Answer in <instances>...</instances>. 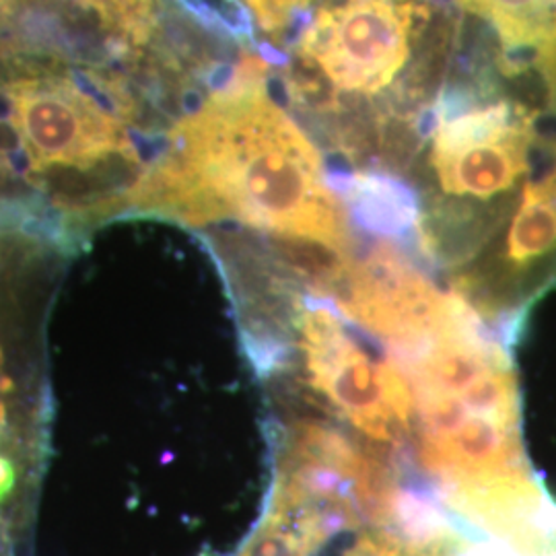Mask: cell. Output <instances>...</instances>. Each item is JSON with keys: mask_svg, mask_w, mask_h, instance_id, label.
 Wrapping results in <instances>:
<instances>
[{"mask_svg": "<svg viewBox=\"0 0 556 556\" xmlns=\"http://www.w3.org/2000/svg\"><path fill=\"white\" fill-rule=\"evenodd\" d=\"M266 68L256 56L243 60L199 110L179 119L160 157L122 200L119 215L188 225L236 220L346 258V215L316 147L266 93Z\"/></svg>", "mask_w": 556, "mask_h": 556, "instance_id": "1", "label": "cell"}, {"mask_svg": "<svg viewBox=\"0 0 556 556\" xmlns=\"http://www.w3.org/2000/svg\"><path fill=\"white\" fill-rule=\"evenodd\" d=\"M137 116L118 75H80L59 60L0 52V130L7 144L13 140L15 174L31 200H43L77 233L118 217L144 172Z\"/></svg>", "mask_w": 556, "mask_h": 556, "instance_id": "2", "label": "cell"}, {"mask_svg": "<svg viewBox=\"0 0 556 556\" xmlns=\"http://www.w3.org/2000/svg\"><path fill=\"white\" fill-rule=\"evenodd\" d=\"M71 256L64 233L0 215V532L31 493L48 420L46 321Z\"/></svg>", "mask_w": 556, "mask_h": 556, "instance_id": "3", "label": "cell"}, {"mask_svg": "<svg viewBox=\"0 0 556 556\" xmlns=\"http://www.w3.org/2000/svg\"><path fill=\"white\" fill-rule=\"evenodd\" d=\"M429 0H328L299 52L337 91L374 96L406 66Z\"/></svg>", "mask_w": 556, "mask_h": 556, "instance_id": "4", "label": "cell"}, {"mask_svg": "<svg viewBox=\"0 0 556 556\" xmlns=\"http://www.w3.org/2000/svg\"><path fill=\"white\" fill-rule=\"evenodd\" d=\"M433 118L431 165L447 197L497 199L528 169L532 118L523 108L507 101L470 105L462 96H447Z\"/></svg>", "mask_w": 556, "mask_h": 556, "instance_id": "5", "label": "cell"}, {"mask_svg": "<svg viewBox=\"0 0 556 556\" xmlns=\"http://www.w3.org/2000/svg\"><path fill=\"white\" fill-rule=\"evenodd\" d=\"M299 328L314 388L365 433L394 438L413 406V394L396 363L381 365L369 357L326 305H305Z\"/></svg>", "mask_w": 556, "mask_h": 556, "instance_id": "6", "label": "cell"}, {"mask_svg": "<svg viewBox=\"0 0 556 556\" xmlns=\"http://www.w3.org/2000/svg\"><path fill=\"white\" fill-rule=\"evenodd\" d=\"M497 34L507 73L536 71L556 108V0H454Z\"/></svg>", "mask_w": 556, "mask_h": 556, "instance_id": "7", "label": "cell"}, {"mask_svg": "<svg viewBox=\"0 0 556 556\" xmlns=\"http://www.w3.org/2000/svg\"><path fill=\"white\" fill-rule=\"evenodd\" d=\"M556 250V147L544 178L528 184L511 220L505 258L519 273Z\"/></svg>", "mask_w": 556, "mask_h": 556, "instance_id": "8", "label": "cell"}, {"mask_svg": "<svg viewBox=\"0 0 556 556\" xmlns=\"http://www.w3.org/2000/svg\"><path fill=\"white\" fill-rule=\"evenodd\" d=\"M338 192L346 197L358 223L378 236L397 238L417 225L413 190L392 176L357 174L342 179Z\"/></svg>", "mask_w": 556, "mask_h": 556, "instance_id": "9", "label": "cell"}, {"mask_svg": "<svg viewBox=\"0 0 556 556\" xmlns=\"http://www.w3.org/2000/svg\"><path fill=\"white\" fill-rule=\"evenodd\" d=\"M101 27L128 50L140 52L155 34V0H79Z\"/></svg>", "mask_w": 556, "mask_h": 556, "instance_id": "10", "label": "cell"}, {"mask_svg": "<svg viewBox=\"0 0 556 556\" xmlns=\"http://www.w3.org/2000/svg\"><path fill=\"white\" fill-rule=\"evenodd\" d=\"M192 13H197L200 20L208 25H215L225 34L248 40L252 38V23L245 9L238 0H181Z\"/></svg>", "mask_w": 556, "mask_h": 556, "instance_id": "11", "label": "cell"}, {"mask_svg": "<svg viewBox=\"0 0 556 556\" xmlns=\"http://www.w3.org/2000/svg\"><path fill=\"white\" fill-rule=\"evenodd\" d=\"M252 9L260 27L270 34L280 36L307 11L312 0H245Z\"/></svg>", "mask_w": 556, "mask_h": 556, "instance_id": "12", "label": "cell"}, {"mask_svg": "<svg viewBox=\"0 0 556 556\" xmlns=\"http://www.w3.org/2000/svg\"><path fill=\"white\" fill-rule=\"evenodd\" d=\"M17 199H25V194L11 161L9 144L0 130V202H7V200L15 202Z\"/></svg>", "mask_w": 556, "mask_h": 556, "instance_id": "13", "label": "cell"}, {"mask_svg": "<svg viewBox=\"0 0 556 556\" xmlns=\"http://www.w3.org/2000/svg\"><path fill=\"white\" fill-rule=\"evenodd\" d=\"M21 0H0V17L9 15L13 11V7H17Z\"/></svg>", "mask_w": 556, "mask_h": 556, "instance_id": "14", "label": "cell"}, {"mask_svg": "<svg viewBox=\"0 0 556 556\" xmlns=\"http://www.w3.org/2000/svg\"><path fill=\"white\" fill-rule=\"evenodd\" d=\"M456 556H482V553H480V551H468V553L462 551V553H457Z\"/></svg>", "mask_w": 556, "mask_h": 556, "instance_id": "15", "label": "cell"}]
</instances>
